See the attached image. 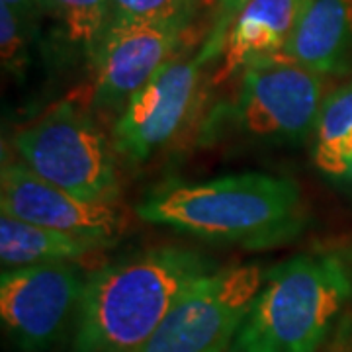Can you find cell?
I'll return each mask as SVG.
<instances>
[{
  "label": "cell",
  "mask_w": 352,
  "mask_h": 352,
  "mask_svg": "<svg viewBox=\"0 0 352 352\" xmlns=\"http://www.w3.org/2000/svg\"><path fill=\"white\" fill-rule=\"evenodd\" d=\"M135 214L145 223L247 251L292 243L307 226L300 184L268 173L164 182L138 201Z\"/></svg>",
  "instance_id": "6da1fadb"
},
{
  "label": "cell",
  "mask_w": 352,
  "mask_h": 352,
  "mask_svg": "<svg viewBox=\"0 0 352 352\" xmlns=\"http://www.w3.org/2000/svg\"><path fill=\"white\" fill-rule=\"evenodd\" d=\"M264 276L256 263L217 266L182 294L138 352H229Z\"/></svg>",
  "instance_id": "8992f818"
},
{
  "label": "cell",
  "mask_w": 352,
  "mask_h": 352,
  "mask_svg": "<svg viewBox=\"0 0 352 352\" xmlns=\"http://www.w3.org/2000/svg\"><path fill=\"white\" fill-rule=\"evenodd\" d=\"M314 139L317 170L352 161V82L325 96Z\"/></svg>",
  "instance_id": "9a60e30c"
},
{
  "label": "cell",
  "mask_w": 352,
  "mask_h": 352,
  "mask_svg": "<svg viewBox=\"0 0 352 352\" xmlns=\"http://www.w3.org/2000/svg\"><path fill=\"white\" fill-rule=\"evenodd\" d=\"M198 59L175 55L139 88L118 113L112 147L127 164H143L175 139L196 104L201 82Z\"/></svg>",
  "instance_id": "ba28073f"
},
{
  "label": "cell",
  "mask_w": 352,
  "mask_h": 352,
  "mask_svg": "<svg viewBox=\"0 0 352 352\" xmlns=\"http://www.w3.org/2000/svg\"><path fill=\"white\" fill-rule=\"evenodd\" d=\"M352 298V263L319 247L266 268L229 352H321Z\"/></svg>",
  "instance_id": "3957f363"
},
{
  "label": "cell",
  "mask_w": 352,
  "mask_h": 352,
  "mask_svg": "<svg viewBox=\"0 0 352 352\" xmlns=\"http://www.w3.org/2000/svg\"><path fill=\"white\" fill-rule=\"evenodd\" d=\"M282 57L319 76L352 69V0H305Z\"/></svg>",
  "instance_id": "7c38bea8"
},
{
  "label": "cell",
  "mask_w": 352,
  "mask_h": 352,
  "mask_svg": "<svg viewBox=\"0 0 352 352\" xmlns=\"http://www.w3.org/2000/svg\"><path fill=\"white\" fill-rule=\"evenodd\" d=\"M0 4H6L22 20L36 28L41 22V18L47 16V8H50V0H2Z\"/></svg>",
  "instance_id": "d6986e66"
},
{
  "label": "cell",
  "mask_w": 352,
  "mask_h": 352,
  "mask_svg": "<svg viewBox=\"0 0 352 352\" xmlns=\"http://www.w3.org/2000/svg\"><path fill=\"white\" fill-rule=\"evenodd\" d=\"M0 210L28 223L112 247L126 229V217L110 201L80 200L32 173L22 161L2 157Z\"/></svg>",
  "instance_id": "9c48e42d"
},
{
  "label": "cell",
  "mask_w": 352,
  "mask_h": 352,
  "mask_svg": "<svg viewBox=\"0 0 352 352\" xmlns=\"http://www.w3.org/2000/svg\"><path fill=\"white\" fill-rule=\"evenodd\" d=\"M323 100L317 73L286 57L263 61L243 71L237 90L210 110L198 139L201 145H300L315 133Z\"/></svg>",
  "instance_id": "277c9868"
},
{
  "label": "cell",
  "mask_w": 352,
  "mask_h": 352,
  "mask_svg": "<svg viewBox=\"0 0 352 352\" xmlns=\"http://www.w3.org/2000/svg\"><path fill=\"white\" fill-rule=\"evenodd\" d=\"M88 274L73 263L4 268L0 317L20 352H51L75 329Z\"/></svg>",
  "instance_id": "52a82bcc"
},
{
  "label": "cell",
  "mask_w": 352,
  "mask_h": 352,
  "mask_svg": "<svg viewBox=\"0 0 352 352\" xmlns=\"http://www.w3.org/2000/svg\"><path fill=\"white\" fill-rule=\"evenodd\" d=\"M47 16L57 24L63 50L92 61L108 25L110 0H50Z\"/></svg>",
  "instance_id": "5bb4252c"
},
{
  "label": "cell",
  "mask_w": 352,
  "mask_h": 352,
  "mask_svg": "<svg viewBox=\"0 0 352 352\" xmlns=\"http://www.w3.org/2000/svg\"><path fill=\"white\" fill-rule=\"evenodd\" d=\"M38 28L22 20L12 8L0 4V50L2 67L12 78L22 80L32 61V43Z\"/></svg>",
  "instance_id": "e0dca14e"
},
{
  "label": "cell",
  "mask_w": 352,
  "mask_h": 352,
  "mask_svg": "<svg viewBox=\"0 0 352 352\" xmlns=\"http://www.w3.org/2000/svg\"><path fill=\"white\" fill-rule=\"evenodd\" d=\"M18 161L39 178L80 200L116 204L120 182L116 151L98 124L71 102H61L22 127L12 139Z\"/></svg>",
  "instance_id": "5b68a950"
},
{
  "label": "cell",
  "mask_w": 352,
  "mask_h": 352,
  "mask_svg": "<svg viewBox=\"0 0 352 352\" xmlns=\"http://www.w3.org/2000/svg\"><path fill=\"white\" fill-rule=\"evenodd\" d=\"M251 2L252 0H215L214 14H212L210 25H208L206 38L196 53V59L201 67L219 61L231 25Z\"/></svg>",
  "instance_id": "ac0fdd59"
},
{
  "label": "cell",
  "mask_w": 352,
  "mask_h": 352,
  "mask_svg": "<svg viewBox=\"0 0 352 352\" xmlns=\"http://www.w3.org/2000/svg\"><path fill=\"white\" fill-rule=\"evenodd\" d=\"M201 0H110L106 32L127 24L194 20Z\"/></svg>",
  "instance_id": "2e32d148"
},
{
  "label": "cell",
  "mask_w": 352,
  "mask_h": 352,
  "mask_svg": "<svg viewBox=\"0 0 352 352\" xmlns=\"http://www.w3.org/2000/svg\"><path fill=\"white\" fill-rule=\"evenodd\" d=\"M303 6L305 0H252L229 30L215 82H226L252 65L282 57Z\"/></svg>",
  "instance_id": "8fae6325"
},
{
  "label": "cell",
  "mask_w": 352,
  "mask_h": 352,
  "mask_svg": "<svg viewBox=\"0 0 352 352\" xmlns=\"http://www.w3.org/2000/svg\"><path fill=\"white\" fill-rule=\"evenodd\" d=\"M214 258L186 247H153L90 272L71 352H138L182 294L215 270Z\"/></svg>",
  "instance_id": "7a4b0ae2"
},
{
  "label": "cell",
  "mask_w": 352,
  "mask_h": 352,
  "mask_svg": "<svg viewBox=\"0 0 352 352\" xmlns=\"http://www.w3.org/2000/svg\"><path fill=\"white\" fill-rule=\"evenodd\" d=\"M192 20L120 25L104 32L92 57V100L98 110H118L176 55Z\"/></svg>",
  "instance_id": "30bf717a"
},
{
  "label": "cell",
  "mask_w": 352,
  "mask_h": 352,
  "mask_svg": "<svg viewBox=\"0 0 352 352\" xmlns=\"http://www.w3.org/2000/svg\"><path fill=\"white\" fill-rule=\"evenodd\" d=\"M104 249L94 241L34 226L12 215L0 217V263L4 268L75 263Z\"/></svg>",
  "instance_id": "4fadbf2b"
},
{
  "label": "cell",
  "mask_w": 352,
  "mask_h": 352,
  "mask_svg": "<svg viewBox=\"0 0 352 352\" xmlns=\"http://www.w3.org/2000/svg\"><path fill=\"white\" fill-rule=\"evenodd\" d=\"M319 173L325 176L329 182L337 184V186H340V188L352 190V161L331 164V166L323 168V170H319Z\"/></svg>",
  "instance_id": "ffe728a7"
}]
</instances>
